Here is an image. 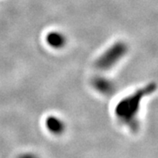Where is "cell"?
<instances>
[{
  "label": "cell",
  "mask_w": 158,
  "mask_h": 158,
  "mask_svg": "<svg viewBox=\"0 0 158 158\" xmlns=\"http://www.w3.org/2000/svg\"><path fill=\"white\" fill-rule=\"evenodd\" d=\"M143 92L135 93L122 99L115 108L116 117L122 124L129 128H134L137 126V115L140 111L141 99Z\"/></svg>",
  "instance_id": "cell-1"
},
{
  "label": "cell",
  "mask_w": 158,
  "mask_h": 158,
  "mask_svg": "<svg viewBox=\"0 0 158 158\" xmlns=\"http://www.w3.org/2000/svg\"><path fill=\"white\" fill-rule=\"evenodd\" d=\"M46 42L54 49H62L67 44V37L60 31H51L46 36Z\"/></svg>",
  "instance_id": "cell-3"
},
{
  "label": "cell",
  "mask_w": 158,
  "mask_h": 158,
  "mask_svg": "<svg viewBox=\"0 0 158 158\" xmlns=\"http://www.w3.org/2000/svg\"><path fill=\"white\" fill-rule=\"evenodd\" d=\"M94 86L99 92L104 94H110L114 90L113 82L104 77L96 79L94 82Z\"/></svg>",
  "instance_id": "cell-5"
},
{
  "label": "cell",
  "mask_w": 158,
  "mask_h": 158,
  "mask_svg": "<svg viewBox=\"0 0 158 158\" xmlns=\"http://www.w3.org/2000/svg\"><path fill=\"white\" fill-rule=\"evenodd\" d=\"M46 127L53 135H61L64 132L65 124L62 118L56 116H49L46 119Z\"/></svg>",
  "instance_id": "cell-4"
},
{
  "label": "cell",
  "mask_w": 158,
  "mask_h": 158,
  "mask_svg": "<svg viewBox=\"0 0 158 158\" xmlns=\"http://www.w3.org/2000/svg\"><path fill=\"white\" fill-rule=\"evenodd\" d=\"M127 51L128 47L125 42H115L99 56L97 61V67L101 70L113 69L124 58Z\"/></svg>",
  "instance_id": "cell-2"
},
{
  "label": "cell",
  "mask_w": 158,
  "mask_h": 158,
  "mask_svg": "<svg viewBox=\"0 0 158 158\" xmlns=\"http://www.w3.org/2000/svg\"><path fill=\"white\" fill-rule=\"evenodd\" d=\"M19 158H38L37 156H35L34 154H31V153H26V154H22Z\"/></svg>",
  "instance_id": "cell-6"
}]
</instances>
